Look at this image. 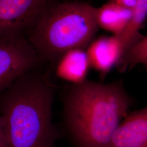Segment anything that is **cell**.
<instances>
[{"instance_id":"6da1fadb","label":"cell","mask_w":147,"mask_h":147,"mask_svg":"<svg viewBox=\"0 0 147 147\" xmlns=\"http://www.w3.org/2000/svg\"><path fill=\"white\" fill-rule=\"evenodd\" d=\"M0 115L8 147H56L61 136L53 122L56 87L39 68L24 74L2 92Z\"/></svg>"},{"instance_id":"7a4b0ae2","label":"cell","mask_w":147,"mask_h":147,"mask_svg":"<svg viewBox=\"0 0 147 147\" xmlns=\"http://www.w3.org/2000/svg\"><path fill=\"white\" fill-rule=\"evenodd\" d=\"M133 100L121 81L85 80L67 86L63 95L66 131L75 147H106Z\"/></svg>"},{"instance_id":"3957f363","label":"cell","mask_w":147,"mask_h":147,"mask_svg":"<svg viewBox=\"0 0 147 147\" xmlns=\"http://www.w3.org/2000/svg\"><path fill=\"white\" fill-rule=\"evenodd\" d=\"M98 28L96 8L69 1L49 5L26 36L42 63L55 64L69 51L88 47Z\"/></svg>"},{"instance_id":"277c9868","label":"cell","mask_w":147,"mask_h":147,"mask_svg":"<svg viewBox=\"0 0 147 147\" xmlns=\"http://www.w3.org/2000/svg\"><path fill=\"white\" fill-rule=\"evenodd\" d=\"M42 63L25 34L0 38V92Z\"/></svg>"},{"instance_id":"5b68a950","label":"cell","mask_w":147,"mask_h":147,"mask_svg":"<svg viewBox=\"0 0 147 147\" xmlns=\"http://www.w3.org/2000/svg\"><path fill=\"white\" fill-rule=\"evenodd\" d=\"M50 0H0V38L28 31Z\"/></svg>"},{"instance_id":"8992f818","label":"cell","mask_w":147,"mask_h":147,"mask_svg":"<svg viewBox=\"0 0 147 147\" xmlns=\"http://www.w3.org/2000/svg\"><path fill=\"white\" fill-rule=\"evenodd\" d=\"M106 147H147V106L128 113Z\"/></svg>"},{"instance_id":"52a82bcc","label":"cell","mask_w":147,"mask_h":147,"mask_svg":"<svg viewBox=\"0 0 147 147\" xmlns=\"http://www.w3.org/2000/svg\"><path fill=\"white\" fill-rule=\"evenodd\" d=\"M90 67L104 78L126 53L119 38L116 36L102 37L92 41L86 51Z\"/></svg>"},{"instance_id":"ba28073f","label":"cell","mask_w":147,"mask_h":147,"mask_svg":"<svg viewBox=\"0 0 147 147\" xmlns=\"http://www.w3.org/2000/svg\"><path fill=\"white\" fill-rule=\"evenodd\" d=\"M132 9L119 5L113 1L96 8L99 28L118 36L126 28L131 19Z\"/></svg>"},{"instance_id":"9c48e42d","label":"cell","mask_w":147,"mask_h":147,"mask_svg":"<svg viewBox=\"0 0 147 147\" xmlns=\"http://www.w3.org/2000/svg\"><path fill=\"white\" fill-rule=\"evenodd\" d=\"M57 63L58 74L69 78L72 84H79L86 80L90 64L84 49H75L69 51Z\"/></svg>"},{"instance_id":"30bf717a","label":"cell","mask_w":147,"mask_h":147,"mask_svg":"<svg viewBox=\"0 0 147 147\" xmlns=\"http://www.w3.org/2000/svg\"><path fill=\"white\" fill-rule=\"evenodd\" d=\"M132 10V16L129 24L121 34L117 36L126 53L143 37L140 34L139 31L147 17V0H137Z\"/></svg>"},{"instance_id":"8fae6325","label":"cell","mask_w":147,"mask_h":147,"mask_svg":"<svg viewBox=\"0 0 147 147\" xmlns=\"http://www.w3.org/2000/svg\"><path fill=\"white\" fill-rule=\"evenodd\" d=\"M138 64L143 65L147 70V35L125 53L116 67L120 73H123Z\"/></svg>"},{"instance_id":"7c38bea8","label":"cell","mask_w":147,"mask_h":147,"mask_svg":"<svg viewBox=\"0 0 147 147\" xmlns=\"http://www.w3.org/2000/svg\"><path fill=\"white\" fill-rule=\"evenodd\" d=\"M0 147H8L2 118L0 115Z\"/></svg>"},{"instance_id":"4fadbf2b","label":"cell","mask_w":147,"mask_h":147,"mask_svg":"<svg viewBox=\"0 0 147 147\" xmlns=\"http://www.w3.org/2000/svg\"><path fill=\"white\" fill-rule=\"evenodd\" d=\"M114 2L127 8L132 9L136 3L137 0H112Z\"/></svg>"}]
</instances>
